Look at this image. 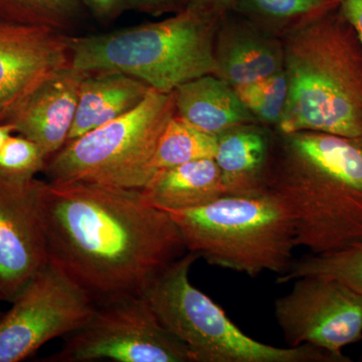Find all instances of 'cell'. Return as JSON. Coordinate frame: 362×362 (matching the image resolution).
Returning <instances> with one entry per match:
<instances>
[{"mask_svg": "<svg viewBox=\"0 0 362 362\" xmlns=\"http://www.w3.org/2000/svg\"><path fill=\"white\" fill-rule=\"evenodd\" d=\"M199 258L187 252L144 293L162 325L187 345L194 362H351L313 345L281 349L246 334L190 282V269Z\"/></svg>", "mask_w": 362, "mask_h": 362, "instance_id": "obj_6", "label": "cell"}, {"mask_svg": "<svg viewBox=\"0 0 362 362\" xmlns=\"http://www.w3.org/2000/svg\"><path fill=\"white\" fill-rule=\"evenodd\" d=\"M16 129L11 124L0 123V149L4 146V142L6 141L9 136L14 134Z\"/></svg>", "mask_w": 362, "mask_h": 362, "instance_id": "obj_29", "label": "cell"}, {"mask_svg": "<svg viewBox=\"0 0 362 362\" xmlns=\"http://www.w3.org/2000/svg\"><path fill=\"white\" fill-rule=\"evenodd\" d=\"M221 18L183 9L156 23L68 35L71 64L87 71H121L159 92H173L188 81L214 75V37Z\"/></svg>", "mask_w": 362, "mask_h": 362, "instance_id": "obj_4", "label": "cell"}, {"mask_svg": "<svg viewBox=\"0 0 362 362\" xmlns=\"http://www.w3.org/2000/svg\"><path fill=\"white\" fill-rule=\"evenodd\" d=\"M306 276L334 279L362 295V243L338 251L309 254L293 259L283 275L278 276V284Z\"/></svg>", "mask_w": 362, "mask_h": 362, "instance_id": "obj_21", "label": "cell"}, {"mask_svg": "<svg viewBox=\"0 0 362 362\" xmlns=\"http://www.w3.org/2000/svg\"><path fill=\"white\" fill-rule=\"evenodd\" d=\"M233 89L257 122L273 130L277 128L289 97V82L284 69L257 82Z\"/></svg>", "mask_w": 362, "mask_h": 362, "instance_id": "obj_23", "label": "cell"}, {"mask_svg": "<svg viewBox=\"0 0 362 362\" xmlns=\"http://www.w3.org/2000/svg\"><path fill=\"white\" fill-rule=\"evenodd\" d=\"M339 9L354 26L362 44V0H339Z\"/></svg>", "mask_w": 362, "mask_h": 362, "instance_id": "obj_28", "label": "cell"}, {"mask_svg": "<svg viewBox=\"0 0 362 362\" xmlns=\"http://www.w3.org/2000/svg\"><path fill=\"white\" fill-rule=\"evenodd\" d=\"M175 114V90H150L132 111L70 140L49 157L47 181L142 189L154 175L157 144Z\"/></svg>", "mask_w": 362, "mask_h": 362, "instance_id": "obj_7", "label": "cell"}, {"mask_svg": "<svg viewBox=\"0 0 362 362\" xmlns=\"http://www.w3.org/2000/svg\"><path fill=\"white\" fill-rule=\"evenodd\" d=\"M185 9H192L211 16H223L233 11L235 0H183Z\"/></svg>", "mask_w": 362, "mask_h": 362, "instance_id": "obj_27", "label": "cell"}, {"mask_svg": "<svg viewBox=\"0 0 362 362\" xmlns=\"http://www.w3.org/2000/svg\"><path fill=\"white\" fill-rule=\"evenodd\" d=\"M175 98L176 115L207 134L218 136L233 126L257 122L232 86L213 74L178 86Z\"/></svg>", "mask_w": 362, "mask_h": 362, "instance_id": "obj_17", "label": "cell"}, {"mask_svg": "<svg viewBox=\"0 0 362 362\" xmlns=\"http://www.w3.org/2000/svg\"><path fill=\"white\" fill-rule=\"evenodd\" d=\"M141 192L151 206L166 213L197 209L228 194L214 158L157 171Z\"/></svg>", "mask_w": 362, "mask_h": 362, "instance_id": "obj_18", "label": "cell"}, {"mask_svg": "<svg viewBox=\"0 0 362 362\" xmlns=\"http://www.w3.org/2000/svg\"><path fill=\"white\" fill-rule=\"evenodd\" d=\"M269 192L292 218L297 247L310 254L362 243V136L275 131Z\"/></svg>", "mask_w": 362, "mask_h": 362, "instance_id": "obj_2", "label": "cell"}, {"mask_svg": "<svg viewBox=\"0 0 362 362\" xmlns=\"http://www.w3.org/2000/svg\"><path fill=\"white\" fill-rule=\"evenodd\" d=\"M289 97L275 131L362 136V44L339 7L287 33Z\"/></svg>", "mask_w": 362, "mask_h": 362, "instance_id": "obj_3", "label": "cell"}, {"mask_svg": "<svg viewBox=\"0 0 362 362\" xmlns=\"http://www.w3.org/2000/svg\"><path fill=\"white\" fill-rule=\"evenodd\" d=\"M81 0H0V21L64 33L80 18Z\"/></svg>", "mask_w": 362, "mask_h": 362, "instance_id": "obj_22", "label": "cell"}, {"mask_svg": "<svg viewBox=\"0 0 362 362\" xmlns=\"http://www.w3.org/2000/svg\"><path fill=\"white\" fill-rule=\"evenodd\" d=\"M102 23H111L127 11L126 0H81Z\"/></svg>", "mask_w": 362, "mask_h": 362, "instance_id": "obj_26", "label": "cell"}, {"mask_svg": "<svg viewBox=\"0 0 362 362\" xmlns=\"http://www.w3.org/2000/svg\"><path fill=\"white\" fill-rule=\"evenodd\" d=\"M339 7V0H235L233 11L277 37Z\"/></svg>", "mask_w": 362, "mask_h": 362, "instance_id": "obj_19", "label": "cell"}, {"mask_svg": "<svg viewBox=\"0 0 362 362\" xmlns=\"http://www.w3.org/2000/svg\"><path fill=\"white\" fill-rule=\"evenodd\" d=\"M187 252L221 267L257 277L283 275L296 247L292 218L283 202L268 192L226 194L204 206L170 211Z\"/></svg>", "mask_w": 362, "mask_h": 362, "instance_id": "obj_5", "label": "cell"}, {"mask_svg": "<svg viewBox=\"0 0 362 362\" xmlns=\"http://www.w3.org/2000/svg\"><path fill=\"white\" fill-rule=\"evenodd\" d=\"M151 89L139 78L121 71H87L81 82L68 141L132 111Z\"/></svg>", "mask_w": 362, "mask_h": 362, "instance_id": "obj_16", "label": "cell"}, {"mask_svg": "<svg viewBox=\"0 0 362 362\" xmlns=\"http://www.w3.org/2000/svg\"><path fill=\"white\" fill-rule=\"evenodd\" d=\"M274 303L290 347L313 345L337 356L362 340V295L334 279L306 276Z\"/></svg>", "mask_w": 362, "mask_h": 362, "instance_id": "obj_10", "label": "cell"}, {"mask_svg": "<svg viewBox=\"0 0 362 362\" xmlns=\"http://www.w3.org/2000/svg\"><path fill=\"white\" fill-rule=\"evenodd\" d=\"M47 160L40 145L14 133L0 149V175L11 180H33L37 173H44Z\"/></svg>", "mask_w": 362, "mask_h": 362, "instance_id": "obj_24", "label": "cell"}, {"mask_svg": "<svg viewBox=\"0 0 362 362\" xmlns=\"http://www.w3.org/2000/svg\"><path fill=\"white\" fill-rule=\"evenodd\" d=\"M127 11L161 16L164 14H175L185 9L183 0H126Z\"/></svg>", "mask_w": 362, "mask_h": 362, "instance_id": "obj_25", "label": "cell"}, {"mask_svg": "<svg viewBox=\"0 0 362 362\" xmlns=\"http://www.w3.org/2000/svg\"><path fill=\"white\" fill-rule=\"evenodd\" d=\"M45 185L0 175V295L9 303L49 263Z\"/></svg>", "mask_w": 362, "mask_h": 362, "instance_id": "obj_11", "label": "cell"}, {"mask_svg": "<svg viewBox=\"0 0 362 362\" xmlns=\"http://www.w3.org/2000/svg\"><path fill=\"white\" fill-rule=\"evenodd\" d=\"M44 204L49 263L95 303L144 295L187 252L170 214L141 189L45 180Z\"/></svg>", "mask_w": 362, "mask_h": 362, "instance_id": "obj_1", "label": "cell"}, {"mask_svg": "<svg viewBox=\"0 0 362 362\" xmlns=\"http://www.w3.org/2000/svg\"><path fill=\"white\" fill-rule=\"evenodd\" d=\"M214 58V75L235 88L283 70L284 45L281 37L230 11L218 21Z\"/></svg>", "mask_w": 362, "mask_h": 362, "instance_id": "obj_13", "label": "cell"}, {"mask_svg": "<svg viewBox=\"0 0 362 362\" xmlns=\"http://www.w3.org/2000/svg\"><path fill=\"white\" fill-rule=\"evenodd\" d=\"M194 362L187 345L165 329L144 295L95 303L80 327L47 362Z\"/></svg>", "mask_w": 362, "mask_h": 362, "instance_id": "obj_8", "label": "cell"}, {"mask_svg": "<svg viewBox=\"0 0 362 362\" xmlns=\"http://www.w3.org/2000/svg\"><path fill=\"white\" fill-rule=\"evenodd\" d=\"M86 73L71 65L57 71L26 99L7 122L13 126L16 133L40 145L47 158L68 142Z\"/></svg>", "mask_w": 362, "mask_h": 362, "instance_id": "obj_14", "label": "cell"}, {"mask_svg": "<svg viewBox=\"0 0 362 362\" xmlns=\"http://www.w3.org/2000/svg\"><path fill=\"white\" fill-rule=\"evenodd\" d=\"M11 304L0 318V362L25 361L45 343L70 334L95 306L85 290L49 262Z\"/></svg>", "mask_w": 362, "mask_h": 362, "instance_id": "obj_9", "label": "cell"}, {"mask_svg": "<svg viewBox=\"0 0 362 362\" xmlns=\"http://www.w3.org/2000/svg\"><path fill=\"white\" fill-rule=\"evenodd\" d=\"M70 65L65 33L0 21V123L8 122L45 80Z\"/></svg>", "mask_w": 362, "mask_h": 362, "instance_id": "obj_12", "label": "cell"}, {"mask_svg": "<svg viewBox=\"0 0 362 362\" xmlns=\"http://www.w3.org/2000/svg\"><path fill=\"white\" fill-rule=\"evenodd\" d=\"M275 130L258 122L239 124L216 136L214 160L226 194L258 195L269 192Z\"/></svg>", "mask_w": 362, "mask_h": 362, "instance_id": "obj_15", "label": "cell"}, {"mask_svg": "<svg viewBox=\"0 0 362 362\" xmlns=\"http://www.w3.org/2000/svg\"><path fill=\"white\" fill-rule=\"evenodd\" d=\"M216 151V136L197 129L175 114L159 139L151 168L156 175L187 162L214 158Z\"/></svg>", "mask_w": 362, "mask_h": 362, "instance_id": "obj_20", "label": "cell"}, {"mask_svg": "<svg viewBox=\"0 0 362 362\" xmlns=\"http://www.w3.org/2000/svg\"><path fill=\"white\" fill-rule=\"evenodd\" d=\"M4 301V299H2L1 295H0V303ZM4 315V312L1 311V308H0V318H1V316Z\"/></svg>", "mask_w": 362, "mask_h": 362, "instance_id": "obj_30", "label": "cell"}]
</instances>
